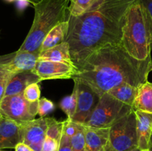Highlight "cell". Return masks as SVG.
<instances>
[{
  "instance_id": "6da1fadb",
  "label": "cell",
  "mask_w": 152,
  "mask_h": 151,
  "mask_svg": "<svg viewBox=\"0 0 152 151\" xmlns=\"http://www.w3.org/2000/svg\"><path fill=\"white\" fill-rule=\"evenodd\" d=\"M137 0H102L81 16H68L65 41L78 68L93 52L107 45L122 44L123 28L129 7Z\"/></svg>"
},
{
  "instance_id": "7a4b0ae2",
  "label": "cell",
  "mask_w": 152,
  "mask_h": 151,
  "mask_svg": "<svg viewBox=\"0 0 152 151\" xmlns=\"http://www.w3.org/2000/svg\"><path fill=\"white\" fill-rule=\"evenodd\" d=\"M78 69L72 79L90 86L102 96L122 83L138 87L148 81L152 60L151 56L145 60L132 57L122 44L107 45L91 53Z\"/></svg>"
},
{
  "instance_id": "3957f363",
  "label": "cell",
  "mask_w": 152,
  "mask_h": 151,
  "mask_svg": "<svg viewBox=\"0 0 152 151\" xmlns=\"http://www.w3.org/2000/svg\"><path fill=\"white\" fill-rule=\"evenodd\" d=\"M122 45L129 55L138 60L151 57L152 20L139 0L132 4L126 14Z\"/></svg>"
},
{
  "instance_id": "277c9868",
  "label": "cell",
  "mask_w": 152,
  "mask_h": 151,
  "mask_svg": "<svg viewBox=\"0 0 152 151\" xmlns=\"http://www.w3.org/2000/svg\"><path fill=\"white\" fill-rule=\"evenodd\" d=\"M70 0H42L34 4V18L28 36L19 51L39 53L46 36L68 17Z\"/></svg>"
},
{
  "instance_id": "5b68a950",
  "label": "cell",
  "mask_w": 152,
  "mask_h": 151,
  "mask_svg": "<svg viewBox=\"0 0 152 151\" xmlns=\"http://www.w3.org/2000/svg\"><path fill=\"white\" fill-rule=\"evenodd\" d=\"M133 107L105 93L100 98L90 118L85 123L87 127L110 128L120 118L129 113Z\"/></svg>"
},
{
  "instance_id": "8992f818",
  "label": "cell",
  "mask_w": 152,
  "mask_h": 151,
  "mask_svg": "<svg viewBox=\"0 0 152 151\" xmlns=\"http://www.w3.org/2000/svg\"><path fill=\"white\" fill-rule=\"evenodd\" d=\"M109 142L117 151H128L138 147L134 110H132L110 127Z\"/></svg>"
},
{
  "instance_id": "52a82bcc",
  "label": "cell",
  "mask_w": 152,
  "mask_h": 151,
  "mask_svg": "<svg viewBox=\"0 0 152 151\" xmlns=\"http://www.w3.org/2000/svg\"><path fill=\"white\" fill-rule=\"evenodd\" d=\"M38 102H28L23 93L4 96L0 103V110L3 116L23 124L35 119L38 114Z\"/></svg>"
},
{
  "instance_id": "ba28073f",
  "label": "cell",
  "mask_w": 152,
  "mask_h": 151,
  "mask_svg": "<svg viewBox=\"0 0 152 151\" xmlns=\"http://www.w3.org/2000/svg\"><path fill=\"white\" fill-rule=\"evenodd\" d=\"M33 70L39 76L42 81L72 78L79 73L78 68L74 64L45 60H38Z\"/></svg>"
},
{
  "instance_id": "9c48e42d",
  "label": "cell",
  "mask_w": 152,
  "mask_h": 151,
  "mask_svg": "<svg viewBox=\"0 0 152 151\" xmlns=\"http://www.w3.org/2000/svg\"><path fill=\"white\" fill-rule=\"evenodd\" d=\"M74 81H77L78 83V102L77 111L71 120L85 124L97 106L101 96L90 86L77 80Z\"/></svg>"
},
{
  "instance_id": "30bf717a",
  "label": "cell",
  "mask_w": 152,
  "mask_h": 151,
  "mask_svg": "<svg viewBox=\"0 0 152 151\" xmlns=\"http://www.w3.org/2000/svg\"><path fill=\"white\" fill-rule=\"evenodd\" d=\"M39 53L17 51L0 56V64L13 73L33 70L39 60Z\"/></svg>"
},
{
  "instance_id": "8fae6325",
  "label": "cell",
  "mask_w": 152,
  "mask_h": 151,
  "mask_svg": "<svg viewBox=\"0 0 152 151\" xmlns=\"http://www.w3.org/2000/svg\"><path fill=\"white\" fill-rule=\"evenodd\" d=\"M47 122L45 118H37L24 124L23 142L34 151H42L46 137Z\"/></svg>"
},
{
  "instance_id": "7c38bea8",
  "label": "cell",
  "mask_w": 152,
  "mask_h": 151,
  "mask_svg": "<svg viewBox=\"0 0 152 151\" xmlns=\"http://www.w3.org/2000/svg\"><path fill=\"white\" fill-rule=\"evenodd\" d=\"M24 124L3 116L0 122V150L15 148L23 142Z\"/></svg>"
},
{
  "instance_id": "4fadbf2b",
  "label": "cell",
  "mask_w": 152,
  "mask_h": 151,
  "mask_svg": "<svg viewBox=\"0 0 152 151\" xmlns=\"http://www.w3.org/2000/svg\"><path fill=\"white\" fill-rule=\"evenodd\" d=\"M41 81V78L34 70L23 71L13 74L7 83L4 96L22 94L28 86Z\"/></svg>"
},
{
  "instance_id": "5bb4252c",
  "label": "cell",
  "mask_w": 152,
  "mask_h": 151,
  "mask_svg": "<svg viewBox=\"0 0 152 151\" xmlns=\"http://www.w3.org/2000/svg\"><path fill=\"white\" fill-rule=\"evenodd\" d=\"M137 118V146L140 150L148 149L152 134V113L134 110Z\"/></svg>"
},
{
  "instance_id": "9a60e30c",
  "label": "cell",
  "mask_w": 152,
  "mask_h": 151,
  "mask_svg": "<svg viewBox=\"0 0 152 151\" xmlns=\"http://www.w3.org/2000/svg\"><path fill=\"white\" fill-rule=\"evenodd\" d=\"M110 128H96L86 126L85 151H104L109 142Z\"/></svg>"
},
{
  "instance_id": "2e32d148",
  "label": "cell",
  "mask_w": 152,
  "mask_h": 151,
  "mask_svg": "<svg viewBox=\"0 0 152 151\" xmlns=\"http://www.w3.org/2000/svg\"><path fill=\"white\" fill-rule=\"evenodd\" d=\"M133 109L152 113V83L146 81L138 86Z\"/></svg>"
},
{
  "instance_id": "e0dca14e",
  "label": "cell",
  "mask_w": 152,
  "mask_h": 151,
  "mask_svg": "<svg viewBox=\"0 0 152 151\" xmlns=\"http://www.w3.org/2000/svg\"><path fill=\"white\" fill-rule=\"evenodd\" d=\"M39 60L67 62L74 64L70 53L69 44L67 41L49 48L39 53Z\"/></svg>"
},
{
  "instance_id": "ac0fdd59",
  "label": "cell",
  "mask_w": 152,
  "mask_h": 151,
  "mask_svg": "<svg viewBox=\"0 0 152 151\" xmlns=\"http://www.w3.org/2000/svg\"><path fill=\"white\" fill-rule=\"evenodd\" d=\"M69 23L66 20L56 25L53 28L45 38L40 48V53L49 48L55 47L66 40Z\"/></svg>"
},
{
  "instance_id": "d6986e66",
  "label": "cell",
  "mask_w": 152,
  "mask_h": 151,
  "mask_svg": "<svg viewBox=\"0 0 152 151\" xmlns=\"http://www.w3.org/2000/svg\"><path fill=\"white\" fill-rule=\"evenodd\" d=\"M137 91V87H134L129 83L124 82L110 90L108 93L114 99L133 107Z\"/></svg>"
},
{
  "instance_id": "ffe728a7",
  "label": "cell",
  "mask_w": 152,
  "mask_h": 151,
  "mask_svg": "<svg viewBox=\"0 0 152 151\" xmlns=\"http://www.w3.org/2000/svg\"><path fill=\"white\" fill-rule=\"evenodd\" d=\"M77 102H78V83L74 81V87L72 93L62 99L59 103V107L67 115L68 119H72L77 111Z\"/></svg>"
},
{
  "instance_id": "44dd1931",
  "label": "cell",
  "mask_w": 152,
  "mask_h": 151,
  "mask_svg": "<svg viewBox=\"0 0 152 151\" xmlns=\"http://www.w3.org/2000/svg\"><path fill=\"white\" fill-rule=\"evenodd\" d=\"M102 0H70L68 16H81L93 8Z\"/></svg>"
},
{
  "instance_id": "7402d4cb",
  "label": "cell",
  "mask_w": 152,
  "mask_h": 151,
  "mask_svg": "<svg viewBox=\"0 0 152 151\" xmlns=\"http://www.w3.org/2000/svg\"><path fill=\"white\" fill-rule=\"evenodd\" d=\"M47 122L46 136L53 138L58 142H60L64 130V121H59L53 118L45 117Z\"/></svg>"
},
{
  "instance_id": "603a6c76",
  "label": "cell",
  "mask_w": 152,
  "mask_h": 151,
  "mask_svg": "<svg viewBox=\"0 0 152 151\" xmlns=\"http://www.w3.org/2000/svg\"><path fill=\"white\" fill-rule=\"evenodd\" d=\"M73 151H85L86 150V125L80 124L78 129L70 137Z\"/></svg>"
},
{
  "instance_id": "cb8c5ba5",
  "label": "cell",
  "mask_w": 152,
  "mask_h": 151,
  "mask_svg": "<svg viewBox=\"0 0 152 151\" xmlns=\"http://www.w3.org/2000/svg\"><path fill=\"white\" fill-rule=\"evenodd\" d=\"M14 73L0 64V103L4 98L7 83Z\"/></svg>"
},
{
  "instance_id": "d4e9b609",
  "label": "cell",
  "mask_w": 152,
  "mask_h": 151,
  "mask_svg": "<svg viewBox=\"0 0 152 151\" xmlns=\"http://www.w3.org/2000/svg\"><path fill=\"white\" fill-rule=\"evenodd\" d=\"M55 109V105L46 98H41L38 102V114L42 118H45V116L48 114L53 112Z\"/></svg>"
},
{
  "instance_id": "484cf974",
  "label": "cell",
  "mask_w": 152,
  "mask_h": 151,
  "mask_svg": "<svg viewBox=\"0 0 152 151\" xmlns=\"http://www.w3.org/2000/svg\"><path fill=\"white\" fill-rule=\"evenodd\" d=\"M25 99L30 102H38L40 99V89L38 83H34L28 86L23 92Z\"/></svg>"
},
{
  "instance_id": "4316f807",
  "label": "cell",
  "mask_w": 152,
  "mask_h": 151,
  "mask_svg": "<svg viewBox=\"0 0 152 151\" xmlns=\"http://www.w3.org/2000/svg\"><path fill=\"white\" fill-rule=\"evenodd\" d=\"M59 143L50 136H46L42 146V151H57Z\"/></svg>"
},
{
  "instance_id": "83f0119b",
  "label": "cell",
  "mask_w": 152,
  "mask_h": 151,
  "mask_svg": "<svg viewBox=\"0 0 152 151\" xmlns=\"http://www.w3.org/2000/svg\"><path fill=\"white\" fill-rule=\"evenodd\" d=\"M57 151H73L71 144V139H70L69 136L64 132V130L62 139L59 142V149Z\"/></svg>"
},
{
  "instance_id": "f1b7e54d",
  "label": "cell",
  "mask_w": 152,
  "mask_h": 151,
  "mask_svg": "<svg viewBox=\"0 0 152 151\" xmlns=\"http://www.w3.org/2000/svg\"><path fill=\"white\" fill-rule=\"evenodd\" d=\"M139 1L144 6L152 20V0H139Z\"/></svg>"
},
{
  "instance_id": "f546056e",
  "label": "cell",
  "mask_w": 152,
  "mask_h": 151,
  "mask_svg": "<svg viewBox=\"0 0 152 151\" xmlns=\"http://www.w3.org/2000/svg\"><path fill=\"white\" fill-rule=\"evenodd\" d=\"M29 3L28 0H17L16 1V7L19 10L22 11L28 7Z\"/></svg>"
},
{
  "instance_id": "4dcf8cb0",
  "label": "cell",
  "mask_w": 152,
  "mask_h": 151,
  "mask_svg": "<svg viewBox=\"0 0 152 151\" xmlns=\"http://www.w3.org/2000/svg\"><path fill=\"white\" fill-rule=\"evenodd\" d=\"M15 151H34L24 143H20L15 147Z\"/></svg>"
},
{
  "instance_id": "1f68e13d",
  "label": "cell",
  "mask_w": 152,
  "mask_h": 151,
  "mask_svg": "<svg viewBox=\"0 0 152 151\" xmlns=\"http://www.w3.org/2000/svg\"><path fill=\"white\" fill-rule=\"evenodd\" d=\"M104 151H117V150L116 149H114V147L111 145V144L110 143V142H108V143L107 144L106 147H105V150Z\"/></svg>"
},
{
  "instance_id": "d6a6232c",
  "label": "cell",
  "mask_w": 152,
  "mask_h": 151,
  "mask_svg": "<svg viewBox=\"0 0 152 151\" xmlns=\"http://www.w3.org/2000/svg\"><path fill=\"white\" fill-rule=\"evenodd\" d=\"M28 1H29V2L31 3V4H32L33 5H34V4H38L39 2L42 1V0H28Z\"/></svg>"
},
{
  "instance_id": "836d02e7",
  "label": "cell",
  "mask_w": 152,
  "mask_h": 151,
  "mask_svg": "<svg viewBox=\"0 0 152 151\" xmlns=\"http://www.w3.org/2000/svg\"><path fill=\"white\" fill-rule=\"evenodd\" d=\"M148 150H149V151H152V134L151 136V139H150L149 145H148Z\"/></svg>"
},
{
  "instance_id": "e575fe53",
  "label": "cell",
  "mask_w": 152,
  "mask_h": 151,
  "mask_svg": "<svg viewBox=\"0 0 152 151\" xmlns=\"http://www.w3.org/2000/svg\"><path fill=\"white\" fill-rule=\"evenodd\" d=\"M141 150H140L139 147H137L133 148V149H132V150H128V151H141Z\"/></svg>"
},
{
  "instance_id": "d590c367",
  "label": "cell",
  "mask_w": 152,
  "mask_h": 151,
  "mask_svg": "<svg viewBox=\"0 0 152 151\" xmlns=\"http://www.w3.org/2000/svg\"><path fill=\"white\" fill-rule=\"evenodd\" d=\"M2 118H3V115H2V113H1V110H0V122H1V119H2Z\"/></svg>"
},
{
  "instance_id": "8d00e7d4",
  "label": "cell",
  "mask_w": 152,
  "mask_h": 151,
  "mask_svg": "<svg viewBox=\"0 0 152 151\" xmlns=\"http://www.w3.org/2000/svg\"><path fill=\"white\" fill-rule=\"evenodd\" d=\"M5 1H8V2H12V1H17V0H5Z\"/></svg>"
},
{
  "instance_id": "74e56055",
  "label": "cell",
  "mask_w": 152,
  "mask_h": 151,
  "mask_svg": "<svg viewBox=\"0 0 152 151\" xmlns=\"http://www.w3.org/2000/svg\"><path fill=\"white\" fill-rule=\"evenodd\" d=\"M141 151H149V150L148 149H146V150H142Z\"/></svg>"
},
{
  "instance_id": "f35d334b",
  "label": "cell",
  "mask_w": 152,
  "mask_h": 151,
  "mask_svg": "<svg viewBox=\"0 0 152 151\" xmlns=\"http://www.w3.org/2000/svg\"><path fill=\"white\" fill-rule=\"evenodd\" d=\"M0 151H3V150H0Z\"/></svg>"
}]
</instances>
